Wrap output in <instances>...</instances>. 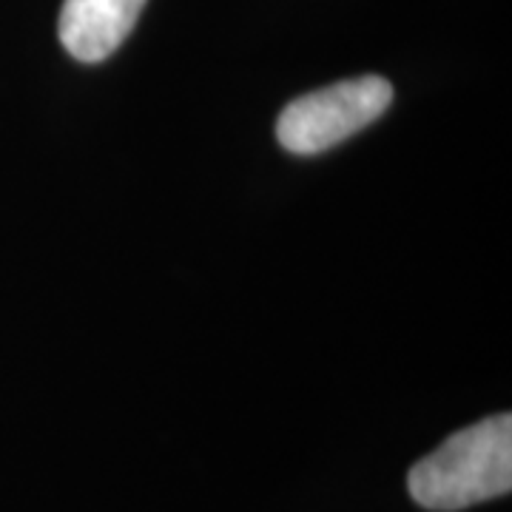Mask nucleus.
Here are the masks:
<instances>
[{"instance_id": "obj_1", "label": "nucleus", "mask_w": 512, "mask_h": 512, "mask_svg": "<svg viewBox=\"0 0 512 512\" xmlns=\"http://www.w3.org/2000/svg\"><path fill=\"white\" fill-rule=\"evenodd\" d=\"M413 501L433 512L467 510L512 490V416L476 421L424 456L407 476Z\"/></svg>"}, {"instance_id": "obj_2", "label": "nucleus", "mask_w": 512, "mask_h": 512, "mask_svg": "<svg viewBox=\"0 0 512 512\" xmlns=\"http://www.w3.org/2000/svg\"><path fill=\"white\" fill-rule=\"evenodd\" d=\"M390 103L393 86L379 74L339 80L291 100L276 120V137L296 157H313L379 120Z\"/></svg>"}, {"instance_id": "obj_3", "label": "nucleus", "mask_w": 512, "mask_h": 512, "mask_svg": "<svg viewBox=\"0 0 512 512\" xmlns=\"http://www.w3.org/2000/svg\"><path fill=\"white\" fill-rule=\"evenodd\" d=\"M146 0H66L60 12V43L80 63L111 57L131 35Z\"/></svg>"}]
</instances>
